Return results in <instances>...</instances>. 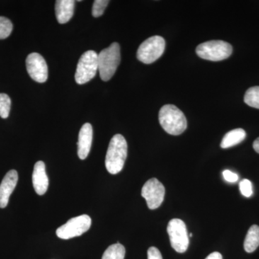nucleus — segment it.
I'll return each instance as SVG.
<instances>
[{"label": "nucleus", "mask_w": 259, "mask_h": 259, "mask_svg": "<svg viewBox=\"0 0 259 259\" xmlns=\"http://www.w3.org/2000/svg\"><path fill=\"white\" fill-rule=\"evenodd\" d=\"M127 156V144L125 138L120 134L112 138L105 158V166L111 175L122 171Z\"/></svg>", "instance_id": "f257e3e1"}, {"label": "nucleus", "mask_w": 259, "mask_h": 259, "mask_svg": "<svg viewBox=\"0 0 259 259\" xmlns=\"http://www.w3.org/2000/svg\"><path fill=\"white\" fill-rule=\"evenodd\" d=\"M160 125L170 135L179 136L187 129V122L183 112L173 105L161 107L158 115Z\"/></svg>", "instance_id": "f03ea898"}, {"label": "nucleus", "mask_w": 259, "mask_h": 259, "mask_svg": "<svg viewBox=\"0 0 259 259\" xmlns=\"http://www.w3.org/2000/svg\"><path fill=\"white\" fill-rule=\"evenodd\" d=\"M120 63V47L117 42H113L98 54V71L103 81H109Z\"/></svg>", "instance_id": "7ed1b4c3"}, {"label": "nucleus", "mask_w": 259, "mask_h": 259, "mask_svg": "<svg viewBox=\"0 0 259 259\" xmlns=\"http://www.w3.org/2000/svg\"><path fill=\"white\" fill-rule=\"evenodd\" d=\"M233 47L223 40H210L199 44L196 49L199 57L212 61H223L231 56Z\"/></svg>", "instance_id": "20e7f679"}, {"label": "nucleus", "mask_w": 259, "mask_h": 259, "mask_svg": "<svg viewBox=\"0 0 259 259\" xmlns=\"http://www.w3.org/2000/svg\"><path fill=\"white\" fill-rule=\"evenodd\" d=\"M98 71V55L95 51L83 54L78 62L75 80L79 84L88 83L96 76Z\"/></svg>", "instance_id": "39448f33"}, {"label": "nucleus", "mask_w": 259, "mask_h": 259, "mask_svg": "<svg viewBox=\"0 0 259 259\" xmlns=\"http://www.w3.org/2000/svg\"><path fill=\"white\" fill-rule=\"evenodd\" d=\"M166 42L163 37L158 35L149 37L138 49V59L146 64H152L161 57L164 52Z\"/></svg>", "instance_id": "423d86ee"}, {"label": "nucleus", "mask_w": 259, "mask_h": 259, "mask_svg": "<svg viewBox=\"0 0 259 259\" xmlns=\"http://www.w3.org/2000/svg\"><path fill=\"white\" fill-rule=\"evenodd\" d=\"M91 225V218L88 214H82L71 218L62 226L59 227L56 231V235L61 239H71L86 233Z\"/></svg>", "instance_id": "0eeeda50"}, {"label": "nucleus", "mask_w": 259, "mask_h": 259, "mask_svg": "<svg viewBox=\"0 0 259 259\" xmlns=\"http://www.w3.org/2000/svg\"><path fill=\"white\" fill-rule=\"evenodd\" d=\"M171 247L178 253L187 251L190 239L185 223L180 219H172L167 226Z\"/></svg>", "instance_id": "6e6552de"}, {"label": "nucleus", "mask_w": 259, "mask_h": 259, "mask_svg": "<svg viewBox=\"0 0 259 259\" xmlns=\"http://www.w3.org/2000/svg\"><path fill=\"white\" fill-rule=\"evenodd\" d=\"M141 195L146 199L148 208L157 209L164 199V186L157 179H151L143 187Z\"/></svg>", "instance_id": "1a4fd4ad"}, {"label": "nucleus", "mask_w": 259, "mask_h": 259, "mask_svg": "<svg viewBox=\"0 0 259 259\" xmlns=\"http://www.w3.org/2000/svg\"><path fill=\"white\" fill-rule=\"evenodd\" d=\"M26 68L29 75L34 81L44 83L47 81L48 66L45 59L37 53L29 54L26 59Z\"/></svg>", "instance_id": "9d476101"}, {"label": "nucleus", "mask_w": 259, "mask_h": 259, "mask_svg": "<svg viewBox=\"0 0 259 259\" xmlns=\"http://www.w3.org/2000/svg\"><path fill=\"white\" fill-rule=\"evenodd\" d=\"M18 181V174L15 170H10L3 178L0 185V208H5L8 205Z\"/></svg>", "instance_id": "9b49d317"}, {"label": "nucleus", "mask_w": 259, "mask_h": 259, "mask_svg": "<svg viewBox=\"0 0 259 259\" xmlns=\"http://www.w3.org/2000/svg\"><path fill=\"white\" fill-rule=\"evenodd\" d=\"M32 185L34 190L38 195H44L49 188V181L46 171V165L44 161H37L34 166L32 173Z\"/></svg>", "instance_id": "f8f14e48"}, {"label": "nucleus", "mask_w": 259, "mask_h": 259, "mask_svg": "<svg viewBox=\"0 0 259 259\" xmlns=\"http://www.w3.org/2000/svg\"><path fill=\"white\" fill-rule=\"evenodd\" d=\"M93 130L91 124H83L79 134L78 140V156L83 160L88 157L93 144Z\"/></svg>", "instance_id": "ddd939ff"}, {"label": "nucleus", "mask_w": 259, "mask_h": 259, "mask_svg": "<svg viewBox=\"0 0 259 259\" xmlns=\"http://www.w3.org/2000/svg\"><path fill=\"white\" fill-rule=\"evenodd\" d=\"M75 2L73 0H58L56 3V15L61 24L68 23L74 15Z\"/></svg>", "instance_id": "4468645a"}, {"label": "nucleus", "mask_w": 259, "mask_h": 259, "mask_svg": "<svg viewBox=\"0 0 259 259\" xmlns=\"http://www.w3.org/2000/svg\"><path fill=\"white\" fill-rule=\"evenodd\" d=\"M245 137H246V133L244 130L242 128L232 130L225 135L221 144V147L222 148L233 147L241 143Z\"/></svg>", "instance_id": "2eb2a0df"}, {"label": "nucleus", "mask_w": 259, "mask_h": 259, "mask_svg": "<svg viewBox=\"0 0 259 259\" xmlns=\"http://www.w3.org/2000/svg\"><path fill=\"white\" fill-rule=\"evenodd\" d=\"M259 246V226L253 225L249 228L244 241V249L247 253H253Z\"/></svg>", "instance_id": "dca6fc26"}, {"label": "nucleus", "mask_w": 259, "mask_h": 259, "mask_svg": "<svg viewBox=\"0 0 259 259\" xmlns=\"http://www.w3.org/2000/svg\"><path fill=\"white\" fill-rule=\"evenodd\" d=\"M125 248L122 244L117 243L109 246L102 255V259H124Z\"/></svg>", "instance_id": "f3484780"}, {"label": "nucleus", "mask_w": 259, "mask_h": 259, "mask_svg": "<svg viewBox=\"0 0 259 259\" xmlns=\"http://www.w3.org/2000/svg\"><path fill=\"white\" fill-rule=\"evenodd\" d=\"M244 102L248 106L259 109V87H253L245 94Z\"/></svg>", "instance_id": "a211bd4d"}, {"label": "nucleus", "mask_w": 259, "mask_h": 259, "mask_svg": "<svg viewBox=\"0 0 259 259\" xmlns=\"http://www.w3.org/2000/svg\"><path fill=\"white\" fill-rule=\"evenodd\" d=\"M11 107V100L6 94H0V117L8 118Z\"/></svg>", "instance_id": "6ab92c4d"}, {"label": "nucleus", "mask_w": 259, "mask_h": 259, "mask_svg": "<svg viewBox=\"0 0 259 259\" xmlns=\"http://www.w3.org/2000/svg\"><path fill=\"white\" fill-rule=\"evenodd\" d=\"M13 28V23L9 19L0 17V39H5L10 36Z\"/></svg>", "instance_id": "aec40b11"}, {"label": "nucleus", "mask_w": 259, "mask_h": 259, "mask_svg": "<svg viewBox=\"0 0 259 259\" xmlns=\"http://www.w3.org/2000/svg\"><path fill=\"white\" fill-rule=\"evenodd\" d=\"M110 2L107 0H95L93 7V15L95 18H98L103 14L105 10Z\"/></svg>", "instance_id": "412c9836"}, {"label": "nucleus", "mask_w": 259, "mask_h": 259, "mask_svg": "<svg viewBox=\"0 0 259 259\" xmlns=\"http://www.w3.org/2000/svg\"><path fill=\"white\" fill-rule=\"evenodd\" d=\"M240 190L245 197H250L253 194V187L251 182L248 180H243L240 182Z\"/></svg>", "instance_id": "4be33fe9"}, {"label": "nucleus", "mask_w": 259, "mask_h": 259, "mask_svg": "<svg viewBox=\"0 0 259 259\" xmlns=\"http://www.w3.org/2000/svg\"><path fill=\"white\" fill-rule=\"evenodd\" d=\"M223 177H224L225 180L227 182H231V183H234L238 180V175L236 173H233L229 170H225L223 172Z\"/></svg>", "instance_id": "5701e85b"}, {"label": "nucleus", "mask_w": 259, "mask_h": 259, "mask_svg": "<svg viewBox=\"0 0 259 259\" xmlns=\"http://www.w3.org/2000/svg\"><path fill=\"white\" fill-rule=\"evenodd\" d=\"M148 259H163L161 252L156 247H151L148 250Z\"/></svg>", "instance_id": "b1692460"}, {"label": "nucleus", "mask_w": 259, "mask_h": 259, "mask_svg": "<svg viewBox=\"0 0 259 259\" xmlns=\"http://www.w3.org/2000/svg\"><path fill=\"white\" fill-rule=\"evenodd\" d=\"M205 259H223V256L219 252H213Z\"/></svg>", "instance_id": "393cba45"}, {"label": "nucleus", "mask_w": 259, "mask_h": 259, "mask_svg": "<svg viewBox=\"0 0 259 259\" xmlns=\"http://www.w3.org/2000/svg\"><path fill=\"white\" fill-rule=\"evenodd\" d=\"M253 149H254L257 153H259V138L253 142Z\"/></svg>", "instance_id": "a878e982"}, {"label": "nucleus", "mask_w": 259, "mask_h": 259, "mask_svg": "<svg viewBox=\"0 0 259 259\" xmlns=\"http://www.w3.org/2000/svg\"><path fill=\"white\" fill-rule=\"evenodd\" d=\"M192 236H193V235H192V233H190V234L189 235V237H190V238H192Z\"/></svg>", "instance_id": "bb28decb"}]
</instances>
